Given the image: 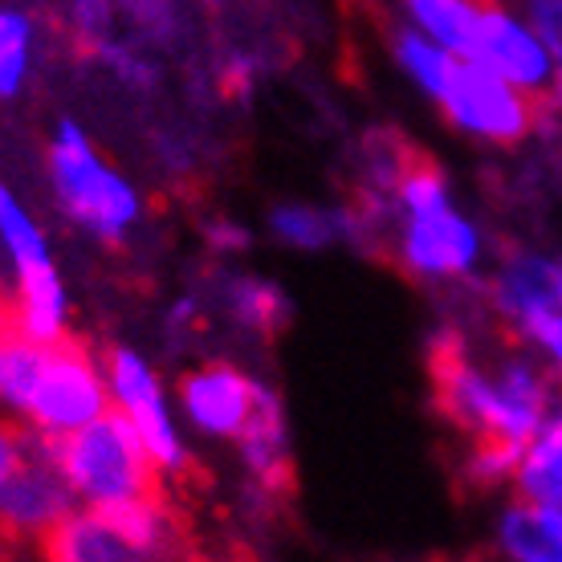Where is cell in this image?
Here are the masks:
<instances>
[{
  "instance_id": "cell-5",
  "label": "cell",
  "mask_w": 562,
  "mask_h": 562,
  "mask_svg": "<svg viewBox=\"0 0 562 562\" xmlns=\"http://www.w3.org/2000/svg\"><path fill=\"white\" fill-rule=\"evenodd\" d=\"M0 245L9 249V261L16 269V323L37 342H57L66 335V285L54 269L45 233L4 183H0Z\"/></svg>"
},
{
  "instance_id": "cell-20",
  "label": "cell",
  "mask_w": 562,
  "mask_h": 562,
  "mask_svg": "<svg viewBox=\"0 0 562 562\" xmlns=\"http://www.w3.org/2000/svg\"><path fill=\"white\" fill-rule=\"evenodd\" d=\"M392 57L395 66L408 74L412 82L420 86L428 99H440V90L449 82L452 61L457 54H449L445 45H436L432 37H424L420 29H395L392 33Z\"/></svg>"
},
{
  "instance_id": "cell-15",
  "label": "cell",
  "mask_w": 562,
  "mask_h": 562,
  "mask_svg": "<svg viewBox=\"0 0 562 562\" xmlns=\"http://www.w3.org/2000/svg\"><path fill=\"white\" fill-rule=\"evenodd\" d=\"M493 542L506 559L562 562V502H526L502 509Z\"/></svg>"
},
{
  "instance_id": "cell-10",
  "label": "cell",
  "mask_w": 562,
  "mask_h": 562,
  "mask_svg": "<svg viewBox=\"0 0 562 562\" xmlns=\"http://www.w3.org/2000/svg\"><path fill=\"white\" fill-rule=\"evenodd\" d=\"M106 380H111L119 408L127 412L131 424L139 428L143 445L155 457V464L168 477H183L192 469V461H188L180 436H176V424L168 416L164 392L155 383V371L143 363V355H135L131 347H111V355H106Z\"/></svg>"
},
{
  "instance_id": "cell-6",
  "label": "cell",
  "mask_w": 562,
  "mask_h": 562,
  "mask_svg": "<svg viewBox=\"0 0 562 562\" xmlns=\"http://www.w3.org/2000/svg\"><path fill=\"white\" fill-rule=\"evenodd\" d=\"M106 412V375L82 338L61 335L49 342L37 392L29 400V420L42 436H70Z\"/></svg>"
},
{
  "instance_id": "cell-26",
  "label": "cell",
  "mask_w": 562,
  "mask_h": 562,
  "mask_svg": "<svg viewBox=\"0 0 562 562\" xmlns=\"http://www.w3.org/2000/svg\"><path fill=\"white\" fill-rule=\"evenodd\" d=\"M4 306H9V302H4V297H0V310H4Z\"/></svg>"
},
{
  "instance_id": "cell-16",
  "label": "cell",
  "mask_w": 562,
  "mask_h": 562,
  "mask_svg": "<svg viewBox=\"0 0 562 562\" xmlns=\"http://www.w3.org/2000/svg\"><path fill=\"white\" fill-rule=\"evenodd\" d=\"M49 342H37L16 323V310H0V404L9 412L29 416V400L37 392Z\"/></svg>"
},
{
  "instance_id": "cell-8",
  "label": "cell",
  "mask_w": 562,
  "mask_h": 562,
  "mask_svg": "<svg viewBox=\"0 0 562 562\" xmlns=\"http://www.w3.org/2000/svg\"><path fill=\"white\" fill-rule=\"evenodd\" d=\"M66 514H74L70 477L54 461L49 440L29 436V452L0 485V530L13 542H42Z\"/></svg>"
},
{
  "instance_id": "cell-11",
  "label": "cell",
  "mask_w": 562,
  "mask_h": 562,
  "mask_svg": "<svg viewBox=\"0 0 562 562\" xmlns=\"http://www.w3.org/2000/svg\"><path fill=\"white\" fill-rule=\"evenodd\" d=\"M257 395H261V383L254 375H245L237 363H225V359L192 367L180 380L183 416L204 436L245 432V424L257 408Z\"/></svg>"
},
{
  "instance_id": "cell-3",
  "label": "cell",
  "mask_w": 562,
  "mask_h": 562,
  "mask_svg": "<svg viewBox=\"0 0 562 562\" xmlns=\"http://www.w3.org/2000/svg\"><path fill=\"white\" fill-rule=\"evenodd\" d=\"M49 180H54L57 204L66 209L74 225H82L90 237L119 245L131 225L139 221V192L127 176L94 151L86 131L70 119L57 123L54 147H49Z\"/></svg>"
},
{
  "instance_id": "cell-22",
  "label": "cell",
  "mask_w": 562,
  "mask_h": 562,
  "mask_svg": "<svg viewBox=\"0 0 562 562\" xmlns=\"http://www.w3.org/2000/svg\"><path fill=\"white\" fill-rule=\"evenodd\" d=\"M526 21L538 29V37L547 42V49L554 54L562 70V0H521Z\"/></svg>"
},
{
  "instance_id": "cell-14",
  "label": "cell",
  "mask_w": 562,
  "mask_h": 562,
  "mask_svg": "<svg viewBox=\"0 0 562 562\" xmlns=\"http://www.w3.org/2000/svg\"><path fill=\"white\" fill-rule=\"evenodd\" d=\"M45 559L54 562H127L139 559L131 538L114 526L102 509H86V514H66L54 530L37 542Z\"/></svg>"
},
{
  "instance_id": "cell-19",
  "label": "cell",
  "mask_w": 562,
  "mask_h": 562,
  "mask_svg": "<svg viewBox=\"0 0 562 562\" xmlns=\"http://www.w3.org/2000/svg\"><path fill=\"white\" fill-rule=\"evenodd\" d=\"M269 228L281 245L302 249V254L326 249V245L347 237L342 209H318V204H278L269 212Z\"/></svg>"
},
{
  "instance_id": "cell-4",
  "label": "cell",
  "mask_w": 562,
  "mask_h": 562,
  "mask_svg": "<svg viewBox=\"0 0 562 562\" xmlns=\"http://www.w3.org/2000/svg\"><path fill=\"white\" fill-rule=\"evenodd\" d=\"M436 106L445 111V119L457 131L481 143H493V147H518L542 123V99L518 90L502 74L485 70L473 57L452 61V74Z\"/></svg>"
},
{
  "instance_id": "cell-7",
  "label": "cell",
  "mask_w": 562,
  "mask_h": 562,
  "mask_svg": "<svg viewBox=\"0 0 562 562\" xmlns=\"http://www.w3.org/2000/svg\"><path fill=\"white\" fill-rule=\"evenodd\" d=\"M392 254L416 281H457L477 269L481 233L469 216L452 209V200H445L432 209L404 212Z\"/></svg>"
},
{
  "instance_id": "cell-25",
  "label": "cell",
  "mask_w": 562,
  "mask_h": 562,
  "mask_svg": "<svg viewBox=\"0 0 562 562\" xmlns=\"http://www.w3.org/2000/svg\"><path fill=\"white\" fill-rule=\"evenodd\" d=\"M13 538H9V535H4V530H0V559H9V554H13Z\"/></svg>"
},
{
  "instance_id": "cell-1",
  "label": "cell",
  "mask_w": 562,
  "mask_h": 562,
  "mask_svg": "<svg viewBox=\"0 0 562 562\" xmlns=\"http://www.w3.org/2000/svg\"><path fill=\"white\" fill-rule=\"evenodd\" d=\"M428 380L440 416L473 440L521 445L559 408V375L530 355L506 351L502 359H477L461 330H440L428 347Z\"/></svg>"
},
{
  "instance_id": "cell-12",
  "label": "cell",
  "mask_w": 562,
  "mask_h": 562,
  "mask_svg": "<svg viewBox=\"0 0 562 562\" xmlns=\"http://www.w3.org/2000/svg\"><path fill=\"white\" fill-rule=\"evenodd\" d=\"M493 314L518 338L562 310V261L547 254H509L490 281Z\"/></svg>"
},
{
  "instance_id": "cell-23",
  "label": "cell",
  "mask_w": 562,
  "mask_h": 562,
  "mask_svg": "<svg viewBox=\"0 0 562 562\" xmlns=\"http://www.w3.org/2000/svg\"><path fill=\"white\" fill-rule=\"evenodd\" d=\"M526 342H535L538 351H542V359H547V367L559 375V383H562V310L559 314H550L547 323H538Z\"/></svg>"
},
{
  "instance_id": "cell-9",
  "label": "cell",
  "mask_w": 562,
  "mask_h": 562,
  "mask_svg": "<svg viewBox=\"0 0 562 562\" xmlns=\"http://www.w3.org/2000/svg\"><path fill=\"white\" fill-rule=\"evenodd\" d=\"M469 57L481 61L485 70L502 74L506 82H514L535 99H547L550 86L559 82V61L547 49V42L538 37V29L526 21V13L518 16L502 0H485Z\"/></svg>"
},
{
  "instance_id": "cell-24",
  "label": "cell",
  "mask_w": 562,
  "mask_h": 562,
  "mask_svg": "<svg viewBox=\"0 0 562 562\" xmlns=\"http://www.w3.org/2000/svg\"><path fill=\"white\" fill-rule=\"evenodd\" d=\"M29 452V432L21 428V424L4 420L0 416V485L9 481V473H13L16 464H21V457Z\"/></svg>"
},
{
  "instance_id": "cell-17",
  "label": "cell",
  "mask_w": 562,
  "mask_h": 562,
  "mask_svg": "<svg viewBox=\"0 0 562 562\" xmlns=\"http://www.w3.org/2000/svg\"><path fill=\"white\" fill-rule=\"evenodd\" d=\"M514 490L526 502H562V404L526 440Z\"/></svg>"
},
{
  "instance_id": "cell-13",
  "label": "cell",
  "mask_w": 562,
  "mask_h": 562,
  "mask_svg": "<svg viewBox=\"0 0 562 562\" xmlns=\"http://www.w3.org/2000/svg\"><path fill=\"white\" fill-rule=\"evenodd\" d=\"M240 440V461L257 481V490L266 497H290L294 490V457H290V428H285V412H281L278 392H269L261 383L257 408L245 424Z\"/></svg>"
},
{
  "instance_id": "cell-18",
  "label": "cell",
  "mask_w": 562,
  "mask_h": 562,
  "mask_svg": "<svg viewBox=\"0 0 562 562\" xmlns=\"http://www.w3.org/2000/svg\"><path fill=\"white\" fill-rule=\"evenodd\" d=\"M221 302H225L233 323L261 338L278 335L281 326H285V314H290L278 285H269V281H261V278H225Z\"/></svg>"
},
{
  "instance_id": "cell-21",
  "label": "cell",
  "mask_w": 562,
  "mask_h": 562,
  "mask_svg": "<svg viewBox=\"0 0 562 562\" xmlns=\"http://www.w3.org/2000/svg\"><path fill=\"white\" fill-rule=\"evenodd\" d=\"M33 61V21L21 9L0 4V99H16Z\"/></svg>"
},
{
  "instance_id": "cell-2",
  "label": "cell",
  "mask_w": 562,
  "mask_h": 562,
  "mask_svg": "<svg viewBox=\"0 0 562 562\" xmlns=\"http://www.w3.org/2000/svg\"><path fill=\"white\" fill-rule=\"evenodd\" d=\"M74 493L90 506H119L164 493V469L143 445L127 412H102L70 436H45Z\"/></svg>"
}]
</instances>
